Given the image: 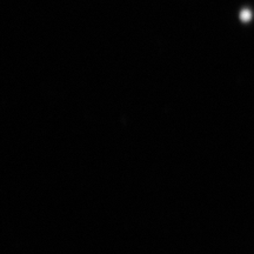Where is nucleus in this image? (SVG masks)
<instances>
[{
	"label": "nucleus",
	"instance_id": "f257e3e1",
	"mask_svg": "<svg viewBox=\"0 0 254 254\" xmlns=\"http://www.w3.org/2000/svg\"><path fill=\"white\" fill-rule=\"evenodd\" d=\"M241 19H243L244 21H249L250 19H251L250 11H247V9H245V11H244L243 13H241Z\"/></svg>",
	"mask_w": 254,
	"mask_h": 254
}]
</instances>
